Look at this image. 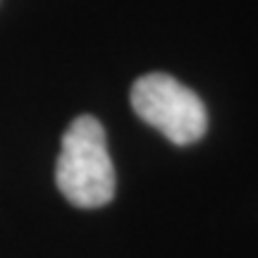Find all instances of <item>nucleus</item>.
I'll list each match as a JSON object with an SVG mask.
<instances>
[{"label":"nucleus","instance_id":"1","mask_svg":"<svg viewBox=\"0 0 258 258\" xmlns=\"http://www.w3.org/2000/svg\"><path fill=\"white\" fill-rule=\"evenodd\" d=\"M57 189L77 208H101L115 196L105 129L96 117L82 115L67 127L55 165Z\"/></svg>","mask_w":258,"mask_h":258},{"label":"nucleus","instance_id":"2","mask_svg":"<svg viewBox=\"0 0 258 258\" xmlns=\"http://www.w3.org/2000/svg\"><path fill=\"white\" fill-rule=\"evenodd\" d=\"M129 98L139 117L177 146L199 141L208 129L203 101L170 74L151 72L137 79Z\"/></svg>","mask_w":258,"mask_h":258}]
</instances>
